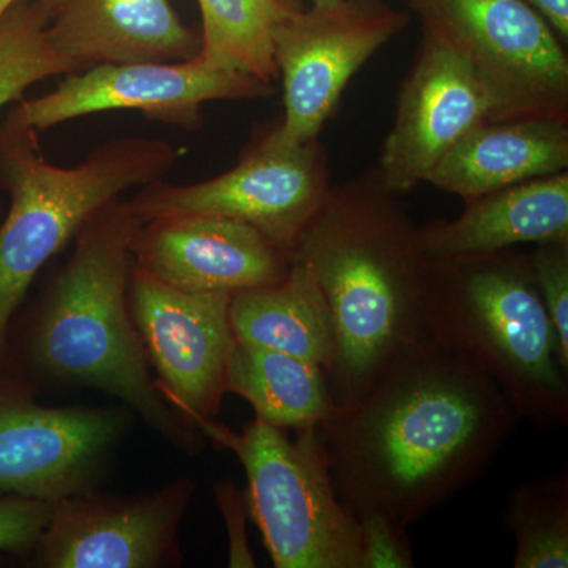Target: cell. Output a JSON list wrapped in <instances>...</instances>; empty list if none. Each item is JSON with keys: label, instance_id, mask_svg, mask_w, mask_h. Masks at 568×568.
<instances>
[{"label": "cell", "instance_id": "cell-27", "mask_svg": "<svg viewBox=\"0 0 568 568\" xmlns=\"http://www.w3.org/2000/svg\"><path fill=\"white\" fill-rule=\"evenodd\" d=\"M216 503L222 510L230 536V567H254V558L246 544V496L230 481L216 485Z\"/></svg>", "mask_w": 568, "mask_h": 568}, {"label": "cell", "instance_id": "cell-1", "mask_svg": "<svg viewBox=\"0 0 568 568\" xmlns=\"http://www.w3.org/2000/svg\"><path fill=\"white\" fill-rule=\"evenodd\" d=\"M519 420L489 377L424 336L320 428L343 504L409 528L484 477Z\"/></svg>", "mask_w": 568, "mask_h": 568}, {"label": "cell", "instance_id": "cell-30", "mask_svg": "<svg viewBox=\"0 0 568 568\" xmlns=\"http://www.w3.org/2000/svg\"><path fill=\"white\" fill-rule=\"evenodd\" d=\"M312 6H328V3H334L336 0H310Z\"/></svg>", "mask_w": 568, "mask_h": 568}, {"label": "cell", "instance_id": "cell-16", "mask_svg": "<svg viewBox=\"0 0 568 568\" xmlns=\"http://www.w3.org/2000/svg\"><path fill=\"white\" fill-rule=\"evenodd\" d=\"M51 47L74 71L126 62L189 61L201 31L171 0H37Z\"/></svg>", "mask_w": 568, "mask_h": 568}, {"label": "cell", "instance_id": "cell-11", "mask_svg": "<svg viewBox=\"0 0 568 568\" xmlns=\"http://www.w3.org/2000/svg\"><path fill=\"white\" fill-rule=\"evenodd\" d=\"M233 295L189 293L145 274L133 263L129 306L145 357L155 366L164 402L196 429L215 418L226 390L234 334Z\"/></svg>", "mask_w": 568, "mask_h": 568}, {"label": "cell", "instance_id": "cell-20", "mask_svg": "<svg viewBox=\"0 0 568 568\" xmlns=\"http://www.w3.org/2000/svg\"><path fill=\"white\" fill-rule=\"evenodd\" d=\"M226 390L246 399L265 424L290 432L323 426L336 409L323 366L235 338Z\"/></svg>", "mask_w": 568, "mask_h": 568}, {"label": "cell", "instance_id": "cell-17", "mask_svg": "<svg viewBox=\"0 0 568 568\" xmlns=\"http://www.w3.org/2000/svg\"><path fill=\"white\" fill-rule=\"evenodd\" d=\"M432 263L474 260L521 244L568 242V174L547 175L467 201L454 222L417 227Z\"/></svg>", "mask_w": 568, "mask_h": 568}, {"label": "cell", "instance_id": "cell-26", "mask_svg": "<svg viewBox=\"0 0 568 568\" xmlns=\"http://www.w3.org/2000/svg\"><path fill=\"white\" fill-rule=\"evenodd\" d=\"M54 504L29 497L0 499V551L22 552L36 548L50 521Z\"/></svg>", "mask_w": 568, "mask_h": 568}, {"label": "cell", "instance_id": "cell-24", "mask_svg": "<svg viewBox=\"0 0 568 568\" xmlns=\"http://www.w3.org/2000/svg\"><path fill=\"white\" fill-rule=\"evenodd\" d=\"M530 271L558 338L559 364L568 373V242H544L529 254Z\"/></svg>", "mask_w": 568, "mask_h": 568}, {"label": "cell", "instance_id": "cell-4", "mask_svg": "<svg viewBox=\"0 0 568 568\" xmlns=\"http://www.w3.org/2000/svg\"><path fill=\"white\" fill-rule=\"evenodd\" d=\"M424 334L489 377L518 416L541 429L568 424L567 372L529 254L426 261Z\"/></svg>", "mask_w": 568, "mask_h": 568}, {"label": "cell", "instance_id": "cell-23", "mask_svg": "<svg viewBox=\"0 0 568 568\" xmlns=\"http://www.w3.org/2000/svg\"><path fill=\"white\" fill-rule=\"evenodd\" d=\"M74 73L51 47L37 0H17L0 18V110L48 78Z\"/></svg>", "mask_w": 568, "mask_h": 568}, {"label": "cell", "instance_id": "cell-14", "mask_svg": "<svg viewBox=\"0 0 568 568\" xmlns=\"http://www.w3.org/2000/svg\"><path fill=\"white\" fill-rule=\"evenodd\" d=\"M489 121V104L466 59L439 33L426 31L403 84L395 123L384 141L379 181L387 192H413L428 181L465 134Z\"/></svg>", "mask_w": 568, "mask_h": 568}, {"label": "cell", "instance_id": "cell-8", "mask_svg": "<svg viewBox=\"0 0 568 568\" xmlns=\"http://www.w3.org/2000/svg\"><path fill=\"white\" fill-rule=\"evenodd\" d=\"M331 190L320 140L284 144L272 129L227 173L192 185L162 179L142 186L129 203L141 223L178 215L237 220L291 254Z\"/></svg>", "mask_w": 568, "mask_h": 568}, {"label": "cell", "instance_id": "cell-15", "mask_svg": "<svg viewBox=\"0 0 568 568\" xmlns=\"http://www.w3.org/2000/svg\"><path fill=\"white\" fill-rule=\"evenodd\" d=\"M133 263L189 293L239 294L282 282L290 253L250 224L219 215H178L141 223Z\"/></svg>", "mask_w": 568, "mask_h": 568}, {"label": "cell", "instance_id": "cell-29", "mask_svg": "<svg viewBox=\"0 0 568 568\" xmlns=\"http://www.w3.org/2000/svg\"><path fill=\"white\" fill-rule=\"evenodd\" d=\"M14 2H17V0H0V18L3 17V13H6Z\"/></svg>", "mask_w": 568, "mask_h": 568}, {"label": "cell", "instance_id": "cell-22", "mask_svg": "<svg viewBox=\"0 0 568 568\" xmlns=\"http://www.w3.org/2000/svg\"><path fill=\"white\" fill-rule=\"evenodd\" d=\"M503 519L517 541L511 567L567 568V467L511 489Z\"/></svg>", "mask_w": 568, "mask_h": 568}, {"label": "cell", "instance_id": "cell-21", "mask_svg": "<svg viewBox=\"0 0 568 568\" xmlns=\"http://www.w3.org/2000/svg\"><path fill=\"white\" fill-rule=\"evenodd\" d=\"M201 58L268 82L278 78L272 51L276 22L302 7L301 0H197Z\"/></svg>", "mask_w": 568, "mask_h": 568}, {"label": "cell", "instance_id": "cell-7", "mask_svg": "<svg viewBox=\"0 0 568 568\" xmlns=\"http://www.w3.org/2000/svg\"><path fill=\"white\" fill-rule=\"evenodd\" d=\"M426 31L457 48L480 82L489 121L568 122L562 41L525 0H407Z\"/></svg>", "mask_w": 568, "mask_h": 568}, {"label": "cell", "instance_id": "cell-2", "mask_svg": "<svg viewBox=\"0 0 568 568\" xmlns=\"http://www.w3.org/2000/svg\"><path fill=\"white\" fill-rule=\"evenodd\" d=\"M290 256L310 268L331 310L335 347L325 373L336 406L351 405L425 336L417 226L375 171L332 189Z\"/></svg>", "mask_w": 568, "mask_h": 568}, {"label": "cell", "instance_id": "cell-6", "mask_svg": "<svg viewBox=\"0 0 568 568\" xmlns=\"http://www.w3.org/2000/svg\"><path fill=\"white\" fill-rule=\"evenodd\" d=\"M196 429L244 466L248 510L276 568H362L361 523L336 495L320 426L295 439L257 417L241 433L215 418Z\"/></svg>", "mask_w": 568, "mask_h": 568}, {"label": "cell", "instance_id": "cell-9", "mask_svg": "<svg viewBox=\"0 0 568 568\" xmlns=\"http://www.w3.org/2000/svg\"><path fill=\"white\" fill-rule=\"evenodd\" d=\"M409 22L386 0H336L298 7L272 32V51L283 78L280 141H316L351 78Z\"/></svg>", "mask_w": 568, "mask_h": 568}, {"label": "cell", "instance_id": "cell-3", "mask_svg": "<svg viewBox=\"0 0 568 568\" xmlns=\"http://www.w3.org/2000/svg\"><path fill=\"white\" fill-rule=\"evenodd\" d=\"M140 224L122 196L93 213L41 302L28 349L44 375L118 396L175 446L192 448L197 437L149 375L130 313L132 241Z\"/></svg>", "mask_w": 568, "mask_h": 568}, {"label": "cell", "instance_id": "cell-13", "mask_svg": "<svg viewBox=\"0 0 568 568\" xmlns=\"http://www.w3.org/2000/svg\"><path fill=\"white\" fill-rule=\"evenodd\" d=\"M194 488L179 478L151 495L91 491L59 500L37 541L48 568H155L179 560L178 532Z\"/></svg>", "mask_w": 568, "mask_h": 568}, {"label": "cell", "instance_id": "cell-18", "mask_svg": "<svg viewBox=\"0 0 568 568\" xmlns=\"http://www.w3.org/2000/svg\"><path fill=\"white\" fill-rule=\"evenodd\" d=\"M567 168L568 122L485 121L440 159L426 182L467 203L507 186L564 173Z\"/></svg>", "mask_w": 568, "mask_h": 568}, {"label": "cell", "instance_id": "cell-12", "mask_svg": "<svg viewBox=\"0 0 568 568\" xmlns=\"http://www.w3.org/2000/svg\"><path fill=\"white\" fill-rule=\"evenodd\" d=\"M112 409L48 407L0 383V496L55 504L91 491L125 429Z\"/></svg>", "mask_w": 568, "mask_h": 568}, {"label": "cell", "instance_id": "cell-10", "mask_svg": "<svg viewBox=\"0 0 568 568\" xmlns=\"http://www.w3.org/2000/svg\"><path fill=\"white\" fill-rule=\"evenodd\" d=\"M274 92L245 71L205 61L102 63L67 74L47 95L21 100L17 110L37 133L59 123L114 110L140 111L153 121L194 130L201 108L215 100L260 99Z\"/></svg>", "mask_w": 568, "mask_h": 568}, {"label": "cell", "instance_id": "cell-19", "mask_svg": "<svg viewBox=\"0 0 568 568\" xmlns=\"http://www.w3.org/2000/svg\"><path fill=\"white\" fill-rule=\"evenodd\" d=\"M230 321L234 338L246 345L294 355L325 372L334 357L331 310L315 276L297 261L282 282L234 294Z\"/></svg>", "mask_w": 568, "mask_h": 568}, {"label": "cell", "instance_id": "cell-25", "mask_svg": "<svg viewBox=\"0 0 568 568\" xmlns=\"http://www.w3.org/2000/svg\"><path fill=\"white\" fill-rule=\"evenodd\" d=\"M362 530V568H413V545L407 526L386 514L357 517Z\"/></svg>", "mask_w": 568, "mask_h": 568}, {"label": "cell", "instance_id": "cell-5", "mask_svg": "<svg viewBox=\"0 0 568 568\" xmlns=\"http://www.w3.org/2000/svg\"><path fill=\"white\" fill-rule=\"evenodd\" d=\"M178 155L168 141L126 136L104 142L77 166H55L17 106L7 114L0 123V186L10 194L0 226V362L11 317L41 267L103 205L162 181Z\"/></svg>", "mask_w": 568, "mask_h": 568}, {"label": "cell", "instance_id": "cell-28", "mask_svg": "<svg viewBox=\"0 0 568 568\" xmlns=\"http://www.w3.org/2000/svg\"><path fill=\"white\" fill-rule=\"evenodd\" d=\"M551 26L564 44L568 43V0H525Z\"/></svg>", "mask_w": 568, "mask_h": 568}]
</instances>
